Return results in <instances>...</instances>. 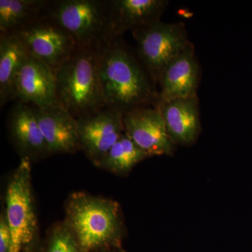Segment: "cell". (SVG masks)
<instances>
[{"instance_id": "obj_20", "label": "cell", "mask_w": 252, "mask_h": 252, "mask_svg": "<svg viewBox=\"0 0 252 252\" xmlns=\"http://www.w3.org/2000/svg\"><path fill=\"white\" fill-rule=\"evenodd\" d=\"M11 236L4 212L0 217V252H10Z\"/></svg>"}, {"instance_id": "obj_7", "label": "cell", "mask_w": 252, "mask_h": 252, "mask_svg": "<svg viewBox=\"0 0 252 252\" xmlns=\"http://www.w3.org/2000/svg\"><path fill=\"white\" fill-rule=\"evenodd\" d=\"M17 34L29 54L47 64L55 75L78 46L64 28L46 16Z\"/></svg>"}, {"instance_id": "obj_11", "label": "cell", "mask_w": 252, "mask_h": 252, "mask_svg": "<svg viewBox=\"0 0 252 252\" xmlns=\"http://www.w3.org/2000/svg\"><path fill=\"white\" fill-rule=\"evenodd\" d=\"M200 73L195 48L189 42L162 71L159 101L197 95Z\"/></svg>"}, {"instance_id": "obj_13", "label": "cell", "mask_w": 252, "mask_h": 252, "mask_svg": "<svg viewBox=\"0 0 252 252\" xmlns=\"http://www.w3.org/2000/svg\"><path fill=\"white\" fill-rule=\"evenodd\" d=\"M9 137L21 158L31 161L51 155L44 135L32 107L18 101L8 117Z\"/></svg>"}, {"instance_id": "obj_1", "label": "cell", "mask_w": 252, "mask_h": 252, "mask_svg": "<svg viewBox=\"0 0 252 252\" xmlns=\"http://www.w3.org/2000/svg\"><path fill=\"white\" fill-rule=\"evenodd\" d=\"M101 85L107 107L122 113L147 107L158 94L144 67L122 41L116 38L97 49Z\"/></svg>"}, {"instance_id": "obj_8", "label": "cell", "mask_w": 252, "mask_h": 252, "mask_svg": "<svg viewBox=\"0 0 252 252\" xmlns=\"http://www.w3.org/2000/svg\"><path fill=\"white\" fill-rule=\"evenodd\" d=\"M77 121L81 150L94 165L125 132L124 113L107 107Z\"/></svg>"}, {"instance_id": "obj_15", "label": "cell", "mask_w": 252, "mask_h": 252, "mask_svg": "<svg viewBox=\"0 0 252 252\" xmlns=\"http://www.w3.org/2000/svg\"><path fill=\"white\" fill-rule=\"evenodd\" d=\"M113 34L121 38L128 30H134L160 21L168 6L166 0H109Z\"/></svg>"}, {"instance_id": "obj_14", "label": "cell", "mask_w": 252, "mask_h": 252, "mask_svg": "<svg viewBox=\"0 0 252 252\" xmlns=\"http://www.w3.org/2000/svg\"><path fill=\"white\" fill-rule=\"evenodd\" d=\"M17 99L38 107L58 103L56 75L47 64L31 55L18 76Z\"/></svg>"}, {"instance_id": "obj_2", "label": "cell", "mask_w": 252, "mask_h": 252, "mask_svg": "<svg viewBox=\"0 0 252 252\" xmlns=\"http://www.w3.org/2000/svg\"><path fill=\"white\" fill-rule=\"evenodd\" d=\"M64 221L86 252L120 248L124 223L120 206L111 199L76 192L65 206Z\"/></svg>"}, {"instance_id": "obj_9", "label": "cell", "mask_w": 252, "mask_h": 252, "mask_svg": "<svg viewBox=\"0 0 252 252\" xmlns=\"http://www.w3.org/2000/svg\"><path fill=\"white\" fill-rule=\"evenodd\" d=\"M125 132L149 157L171 156L175 144L157 107H139L124 114Z\"/></svg>"}, {"instance_id": "obj_10", "label": "cell", "mask_w": 252, "mask_h": 252, "mask_svg": "<svg viewBox=\"0 0 252 252\" xmlns=\"http://www.w3.org/2000/svg\"><path fill=\"white\" fill-rule=\"evenodd\" d=\"M51 154L81 150L77 119L59 103L32 107Z\"/></svg>"}, {"instance_id": "obj_3", "label": "cell", "mask_w": 252, "mask_h": 252, "mask_svg": "<svg viewBox=\"0 0 252 252\" xmlns=\"http://www.w3.org/2000/svg\"><path fill=\"white\" fill-rule=\"evenodd\" d=\"M57 102L76 119L107 107L99 73L97 49L77 46L56 74Z\"/></svg>"}, {"instance_id": "obj_21", "label": "cell", "mask_w": 252, "mask_h": 252, "mask_svg": "<svg viewBox=\"0 0 252 252\" xmlns=\"http://www.w3.org/2000/svg\"><path fill=\"white\" fill-rule=\"evenodd\" d=\"M105 252H122L120 251L119 249H115V250H110V251H107Z\"/></svg>"}, {"instance_id": "obj_6", "label": "cell", "mask_w": 252, "mask_h": 252, "mask_svg": "<svg viewBox=\"0 0 252 252\" xmlns=\"http://www.w3.org/2000/svg\"><path fill=\"white\" fill-rule=\"evenodd\" d=\"M141 61L154 84L162 71L190 41L185 25L161 21L132 30Z\"/></svg>"}, {"instance_id": "obj_17", "label": "cell", "mask_w": 252, "mask_h": 252, "mask_svg": "<svg viewBox=\"0 0 252 252\" xmlns=\"http://www.w3.org/2000/svg\"><path fill=\"white\" fill-rule=\"evenodd\" d=\"M49 0H0V33L17 34L44 17Z\"/></svg>"}, {"instance_id": "obj_12", "label": "cell", "mask_w": 252, "mask_h": 252, "mask_svg": "<svg viewBox=\"0 0 252 252\" xmlns=\"http://www.w3.org/2000/svg\"><path fill=\"white\" fill-rule=\"evenodd\" d=\"M156 107L175 145L190 146L196 142L201 130L198 96L159 101Z\"/></svg>"}, {"instance_id": "obj_5", "label": "cell", "mask_w": 252, "mask_h": 252, "mask_svg": "<svg viewBox=\"0 0 252 252\" xmlns=\"http://www.w3.org/2000/svg\"><path fill=\"white\" fill-rule=\"evenodd\" d=\"M5 200L4 214L11 236L10 252H22L32 243L36 233L29 159L21 158L8 183Z\"/></svg>"}, {"instance_id": "obj_4", "label": "cell", "mask_w": 252, "mask_h": 252, "mask_svg": "<svg viewBox=\"0 0 252 252\" xmlns=\"http://www.w3.org/2000/svg\"><path fill=\"white\" fill-rule=\"evenodd\" d=\"M44 16L64 28L79 46L97 49L116 39L109 0L50 1Z\"/></svg>"}, {"instance_id": "obj_19", "label": "cell", "mask_w": 252, "mask_h": 252, "mask_svg": "<svg viewBox=\"0 0 252 252\" xmlns=\"http://www.w3.org/2000/svg\"><path fill=\"white\" fill-rule=\"evenodd\" d=\"M43 252H86L65 221L50 230Z\"/></svg>"}, {"instance_id": "obj_18", "label": "cell", "mask_w": 252, "mask_h": 252, "mask_svg": "<svg viewBox=\"0 0 252 252\" xmlns=\"http://www.w3.org/2000/svg\"><path fill=\"white\" fill-rule=\"evenodd\" d=\"M148 157L125 132L95 166L116 175H126Z\"/></svg>"}, {"instance_id": "obj_16", "label": "cell", "mask_w": 252, "mask_h": 252, "mask_svg": "<svg viewBox=\"0 0 252 252\" xmlns=\"http://www.w3.org/2000/svg\"><path fill=\"white\" fill-rule=\"evenodd\" d=\"M18 34L0 35V105L17 99V81L29 56Z\"/></svg>"}]
</instances>
